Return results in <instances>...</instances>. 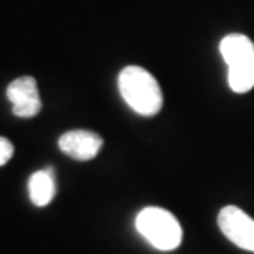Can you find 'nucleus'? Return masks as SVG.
<instances>
[{"instance_id":"f257e3e1","label":"nucleus","mask_w":254,"mask_h":254,"mask_svg":"<svg viewBox=\"0 0 254 254\" xmlns=\"http://www.w3.org/2000/svg\"><path fill=\"white\" fill-rule=\"evenodd\" d=\"M119 93L134 113L150 118L160 113L164 94L154 74L140 66H126L118 78Z\"/></svg>"},{"instance_id":"f03ea898","label":"nucleus","mask_w":254,"mask_h":254,"mask_svg":"<svg viewBox=\"0 0 254 254\" xmlns=\"http://www.w3.org/2000/svg\"><path fill=\"white\" fill-rule=\"evenodd\" d=\"M220 53L228 64V84L238 94L254 88V43L243 33H230L221 40Z\"/></svg>"},{"instance_id":"0eeeda50","label":"nucleus","mask_w":254,"mask_h":254,"mask_svg":"<svg viewBox=\"0 0 254 254\" xmlns=\"http://www.w3.org/2000/svg\"><path fill=\"white\" fill-rule=\"evenodd\" d=\"M57 193V184H55L53 169L38 170L32 174L28 180V195L33 205L47 206L55 198Z\"/></svg>"},{"instance_id":"39448f33","label":"nucleus","mask_w":254,"mask_h":254,"mask_svg":"<svg viewBox=\"0 0 254 254\" xmlns=\"http://www.w3.org/2000/svg\"><path fill=\"white\" fill-rule=\"evenodd\" d=\"M7 98L12 103V113L17 118L30 119L42 111V98L37 81L32 76L13 79L7 88Z\"/></svg>"},{"instance_id":"7ed1b4c3","label":"nucleus","mask_w":254,"mask_h":254,"mask_svg":"<svg viewBox=\"0 0 254 254\" xmlns=\"http://www.w3.org/2000/svg\"><path fill=\"white\" fill-rule=\"evenodd\" d=\"M135 228L155 250L174 251L182 243V226L170 211L147 206L135 218Z\"/></svg>"},{"instance_id":"6e6552de","label":"nucleus","mask_w":254,"mask_h":254,"mask_svg":"<svg viewBox=\"0 0 254 254\" xmlns=\"http://www.w3.org/2000/svg\"><path fill=\"white\" fill-rule=\"evenodd\" d=\"M13 152H15V147L12 142L8 139H5V137H0V167L5 165L10 159H12Z\"/></svg>"},{"instance_id":"20e7f679","label":"nucleus","mask_w":254,"mask_h":254,"mask_svg":"<svg viewBox=\"0 0 254 254\" xmlns=\"http://www.w3.org/2000/svg\"><path fill=\"white\" fill-rule=\"evenodd\" d=\"M218 226L233 245L254 253V220L241 208L233 205L223 208L218 215Z\"/></svg>"},{"instance_id":"423d86ee","label":"nucleus","mask_w":254,"mask_h":254,"mask_svg":"<svg viewBox=\"0 0 254 254\" xmlns=\"http://www.w3.org/2000/svg\"><path fill=\"white\" fill-rule=\"evenodd\" d=\"M58 145L63 154L69 155L74 160H91L99 154L103 147V139L93 130H69L60 137Z\"/></svg>"}]
</instances>
